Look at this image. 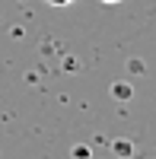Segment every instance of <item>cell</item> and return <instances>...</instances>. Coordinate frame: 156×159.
<instances>
[{
	"instance_id": "obj_1",
	"label": "cell",
	"mask_w": 156,
	"mask_h": 159,
	"mask_svg": "<svg viewBox=\"0 0 156 159\" xmlns=\"http://www.w3.org/2000/svg\"><path fill=\"white\" fill-rule=\"evenodd\" d=\"M45 3H51V7H67V3H73V0H45Z\"/></svg>"
},
{
	"instance_id": "obj_2",
	"label": "cell",
	"mask_w": 156,
	"mask_h": 159,
	"mask_svg": "<svg viewBox=\"0 0 156 159\" xmlns=\"http://www.w3.org/2000/svg\"><path fill=\"white\" fill-rule=\"evenodd\" d=\"M102 3H118V0H102Z\"/></svg>"
}]
</instances>
